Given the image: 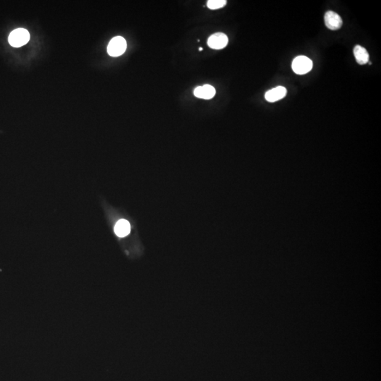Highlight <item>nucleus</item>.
<instances>
[{
    "label": "nucleus",
    "mask_w": 381,
    "mask_h": 381,
    "mask_svg": "<svg viewBox=\"0 0 381 381\" xmlns=\"http://www.w3.org/2000/svg\"><path fill=\"white\" fill-rule=\"evenodd\" d=\"M9 44L14 48H20L25 46L30 40V33L24 28H18L13 30L9 35Z\"/></svg>",
    "instance_id": "1"
},
{
    "label": "nucleus",
    "mask_w": 381,
    "mask_h": 381,
    "mask_svg": "<svg viewBox=\"0 0 381 381\" xmlns=\"http://www.w3.org/2000/svg\"><path fill=\"white\" fill-rule=\"evenodd\" d=\"M292 70L297 74L303 75L309 73L313 68V62L306 56H299L292 62Z\"/></svg>",
    "instance_id": "2"
},
{
    "label": "nucleus",
    "mask_w": 381,
    "mask_h": 381,
    "mask_svg": "<svg viewBox=\"0 0 381 381\" xmlns=\"http://www.w3.org/2000/svg\"><path fill=\"white\" fill-rule=\"evenodd\" d=\"M126 49V41L123 37L113 38L107 46V52L112 57H119L124 54Z\"/></svg>",
    "instance_id": "3"
},
{
    "label": "nucleus",
    "mask_w": 381,
    "mask_h": 381,
    "mask_svg": "<svg viewBox=\"0 0 381 381\" xmlns=\"http://www.w3.org/2000/svg\"><path fill=\"white\" fill-rule=\"evenodd\" d=\"M325 24L328 29L337 30L342 27V19L337 13L333 11H328L324 17Z\"/></svg>",
    "instance_id": "4"
},
{
    "label": "nucleus",
    "mask_w": 381,
    "mask_h": 381,
    "mask_svg": "<svg viewBox=\"0 0 381 381\" xmlns=\"http://www.w3.org/2000/svg\"><path fill=\"white\" fill-rule=\"evenodd\" d=\"M228 38L225 33H216L209 37L208 46L214 49H223L227 46Z\"/></svg>",
    "instance_id": "5"
},
{
    "label": "nucleus",
    "mask_w": 381,
    "mask_h": 381,
    "mask_svg": "<svg viewBox=\"0 0 381 381\" xmlns=\"http://www.w3.org/2000/svg\"><path fill=\"white\" fill-rule=\"evenodd\" d=\"M286 89L283 86H278L274 89L267 91L265 94V98L267 101L274 102L284 98L286 95Z\"/></svg>",
    "instance_id": "6"
},
{
    "label": "nucleus",
    "mask_w": 381,
    "mask_h": 381,
    "mask_svg": "<svg viewBox=\"0 0 381 381\" xmlns=\"http://www.w3.org/2000/svg\"><path fill=\"white\" fill-rule=\"evenodd\" d=\"M193 93H194V95L198 98L210 100L215 95V89L214 86L206 84L196 88Z\"/></svg>",
    "instance_id": "7"
},
{
    "label": "nucleus",
    "mask_w": 381,
    "mask_h": 381,
    "mask_svg": "<svg viewBox=\"0 0 381 381\" xmlns=\"http://www.w3.org/2000/svg\"><path fill=\"white\" fill-rule=\"evenodd\" d=\"M354 55L357 62L360 65H366L369 62V54L364 48L361 46H356L354 48Z\"/></svg>",
    "instance_id": "8"
},
{
    "label": "nucleus",
    "mask_w": 381,
    "mask_h": 381,
    "mask_svg": "<svg viewBox=\"0 0 381 381\" xmlns=\"http://www.w3.org/2000/svg\"><path fill=\"white\" fill-rule=\"evenodd\" d=\"M115 232L118 236L123 238L130 233V224L126 220H120L117 222Z\"/></svg>",
    "instance_id": "9"
},
{
    "label": "nucleus",
    "mask_w": 381,
    "mask_h": 381,
    "mask_svg": "<svg viewBox=\"0 0 381 381\" xmlns=\"http://www.w3.org/2000/svg\"><path fill=\"white\" fill-rule=\"evenodd\" d=\"M226 4V0H209L207 1V6L210 9H220Z\"/></svg>",
    "instance_id": "10"
},
{
    "label": "nucleus",
    "mask_w": 381,
    "mask_h": 381,
    "mask_svg": "<svg viewBox=\"0 0 381 381\" xmlns=\"http://www.w3.org/2000/svg\"><path fill=\"white\" fill-rule=\"evenodd\" d=\"M203 48H199V51H202Z\"/></svg>",
    "instance_id": "11"
}]
</instances>
